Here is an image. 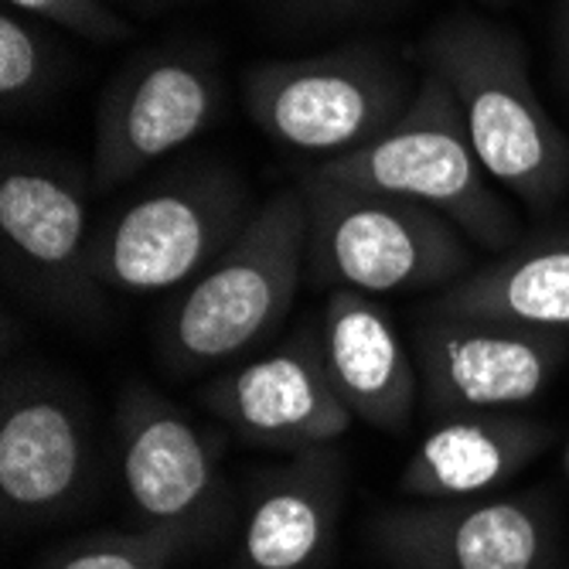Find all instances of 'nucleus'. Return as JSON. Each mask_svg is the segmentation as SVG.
<instances>
[{
	"label": "nucleus",
	"instance_id": "f257e3e1",
	"mask_svg": "<svg viewBox=\"0 0 569 569\" xmlns=\"http://www.w3.org/2000/svg\"><path fill=\"white\" fill-rule=\"evenodd\" d=\"M420 69L453 92L478 161L529 209L549 212L569 191V133L532 89L519 34L485 18L453 14L417 48Z\"/></svg>",
	"mask_w": 569,
	"mask_h": 569
},
{
	"label": "nucleus",
	"instance_id": "f03ea898",
	"mask_svg": "<svg viewBox=\"0 0 569 569\" xmlns=\"http://www.w3.org/2000/svg\"><path fill=\"white\" fill-rule=\"evenodd\" d=\"M307 267L300 188L267 198L236 242L164 310L153 351L174 379H194L270 338L290 315Z\"/></svg>",
	"mask_w": 569,
	"mask_h": 569
},
{
	"label": "nucleus",
	"instance_id": "7ed1b4c3",
	"mask_svg": "<svg viewBox=\"0 0 569 569\" xmlns=\"http://www.w3.org/2000/svg\"><path fill=\"white\" fill-rule=\"evenodd\" d=\"M297 188L307 204V283L379 297L443 290L475 267L468 236L420 201L348 188L310 171Z\"/></svg>",
	"mask_w": 569,
	"mask_h": 569
},
{
	"label": "nucleus",
	"instance_id": "20e7f679",
	"mask_svg": "<svg viewBox=\"0 0 569 569\" xmlns=\"http://www.w3.org/2000/svg\"><path fill=\"white\" fill-rule=\"evenodd\" d=\"M420 76L372 41L246 69L242 102L263 137L318 164L382 137L412 102Z\"/></svg>",
	"mask_w": 569,
	"mask_h": 569
},
{
	"label": "nucleus",
	"instance_id": "39448f33",
	"mask_svg": "<svg viewBox=\"0 0 569 569\" xmlns=\"http://www.w3.org/2000/svg\"><path fill=\"white\" fill-rule=\"evenodd\" d=\"M310 174L420 201L491 252L519 242V216L491 188L453 92L427 69L406 113L382 137L345 158L315 164Z\"/></svg>",
	"mask_w": 569,
	"mask_h": 569
},
{
	"label": "nucleus",
	"instance_id": "423d86ee",
	"mask_svg": "<svg viewBox=\"0 0 569 569\" xmlns=\"http://www.w3.org/2000/svg\"><path fill=\"white\" fill-rule=\"evenodd\" d=\"M260 204L246 181L201 164L164 178L89 236V273L102 290L158 293L191 283L236 242Z\"/></svg>",
	"mask_w": 569,
	"mask_h": 569
},
{
	"label": "nucleus",
	"instance_id": "0eeeda50",
	"mask_svg": "<svg viewBox=\"0 0 569 569\" xmlns=\"http://www.w3.org/2000/svg\"><path fill=\"white\" fill-rule=\"evenodd\" d=\"M92 171L62 153L8 143L0 158V239L11 280L51 315L99 321L107 290L89 273Z\"/></svg>",
	"mask_w": 569,
	"mask_h": 569
},
{
	"label": "nucleus",
	"instance_id": "6e6552de",
	"mask_svg": "<svg viewBox=\"0 0 569 569\" xmlns=\"http://www.w3.org/2000/svg\"><path fill=\"white\" fill-rule=\"evenodd\" d=\"M226 107L219 56L209 44L143 48L107 86L92 133V191H113L164 153L209 130Z\"/></svg>",
	"mask_w": 569,
	"mask_h": 569
},
{
	"label": "nucleus",
	"instance_id": "1a4fd4ad",
	"mask_svg": "<svg viewBox=\"0 0 569 569\" xmlns=\"http://www.w3.org/2000/svg\"><path fill=\"white\" fill-rule=\"evenodd\" d=\"M123 488L150 529L181 532L191 546L226 519L222 450L212 433L147 382H127L117 399Z\"/></svg>",
	"mask_w": 569,
	"mask_h": 569
},
{
	"label": "nucleus",
	"instance_id": "9d476101",
	"mask_svg": "<svg viewBox=\"0 0 569 569\" xmlns=\"http://www.w3.org/2000/svg\"><path fill=\"white\" fill-rule=\"evenodd\" d=\"M420 402L433 420L532 402L569 358V335L488 318L427 315L412 328Z\"/></svg>",
	"mask_w": 569,
	"mask_h": 569
},
{
	"label": "nucleus",
	"instance_id": "9b49d317",
	"mask_svg": "<svg viewBox=\"0 0 569 569\" xmlns=\"http://www.w3.org/2000/svg\"><path fill=\"white\" fill-rule=\"evenodd\" d=\"M372 542L392 569H542L552 522L539 495L447 498L389 508Z\"/></svg>",
	"mask_w": 569,
	"mask_h": 569
},
{
	"label": "nucleus",
	"instance_id": "f8f14e48",
	"mask_svg": "<svg viewBox=\"0 0 569 569\" xmlns=\"http://www.w3.org/2000/svg\"><path fill=\"white\" fill-rule=\"evenodd\" d=\"M201 406L246 443L280 453L338 443L355 423L331 386L321 335L310 328L204 386Z\"/></svg>",
	"mask_w": 569,
	"mask_h": 569
},
{
	"label": "nucleus",
	"instance_id": "ddd939ff",
	"mask_svg": "<svg viewBox=\"0 0 569 569\" xmlns=\"http://www.w3.org/2000/svg\"><path fill=\"white\" fill-rule=\"evenodd\" d=\"M86 463L89 440L76 402L44 379L8 372L0 406V501L8 522L69 508Z\"/></svg>",
	"mask_w": 569,
	"mask_h": 569
},
{
	"label": "nucleus",
	"instance_id": "4468645a",
	"mask_svg": "<svg viewBox=\"0 0 569 569\" xmlns=\"http://www.w3.org/2000/svg\"><path fill=\"white\" fill-rule=\"evenodd\" d=\"M348 491L341 447L290 453L256 478L242 526L239 569H321Z\"/></svg>",
	"mask_w": 569,
	"mask_h": 569
},
{
	"label": "nucleus",
	"instance_id": "2eb2a0df",
	"mask_svg": "<svg viewBox=\"0 0 569 569\" xmlns=\"http://www.w3.org/2000/svg\"><path fill=\"white\" fill-rule=\"evenodd\" d=\"M318 335L331 386L351 417L402 433L420 402V369L386 307L358 290H328Z\"/></svg>",
	"mask_w": 569,
	"mask_h": 569
},
{
	"label": "nucleus",
	"instance_id": "dca6fc26",
	"mask_svg": "<svg viewBox=\"0 0 569 569\" xmlns=\"http://www.w3.org/2000/svg\"><path fill=\"white\" fill-rule=\"evenodd\" d=\"M552 437L549 423L508 409L443 417L406 460L399 491L420 501L475 498L529 468Z\"/></svg>",
	"mask_w": 569,
	"mask_h": 569
},
{
	"label": "nucleus",
	"instance_id": "f3484780",
	"mask_svg": "<svg viewBox=\"0 0 569 569\" xmlns=\"http://www.w3.org/2000/svg\"><path fill=\"white\" fill-rule=\"evenodd\" d=\"M427 315L488 318L569 335V229L519 239L498 260L443 287Z\"/></svg>",
	"mask_w": 569,
	"mask_h": 569
},
{
	"label": "nucleus",
	"instance_id": "a211bd4d",
	"mask_svg": "<svg viewBox=\"0 0 569 569\" xmlns=\"http://www.w3.org/2000/svg\"><path fill=\"white\" fill-rule=\"evenodd\" d=\"M69 72L66 48L41 24L8 8L0 14V110L8 120L41 110Z\"/></svg>",
	"mask_w": 569,
	"mask_h": 569
},
{
	"label": "nucleus",
	"instance_id": "6ab92c4d",
	"mask_svg": "<svg viewBox=\"0 0 569 569\" xmlns=\"http://www.w3.org/2000/svg\"><path fill=\"white\" fill-rule=\"evenodd\" d=\"M184 549H191V542L181 532L143 526L69 542L51 552L41 569H171Z\"/></svg>",
	"mask_w": 569,
	"mask_h": 569
},
{
	"label": "nucleus",
	"instance_id": "aec40b11",
	"mask_svg": "<svg viewBox=\"0 0 569 569\" xmlns=\"http://www.w3.org/2000/svg\"><path fill=\"white\" fill-rule=\"evenodd\" d=\"M4 4L96 44H117L133 38V24L120 18L107 0H4Z\"/></svg>",
	"mask_w": 569,
	"mask_h": 569
},
{
	"label": "nucleus",
	"instance_id": "412c9836",
	"mask_svg": "<svg viewBox=\"0 0 569 569\" xmlns=\"http://www.w3.org/2000/svg\"><path fill=\"white\" fill-rule=\"evenodd\" d=\"M379 0H270V8L293 21V24H315V28H335L345 21H355L366 11H372Z\"/></svg>",
	"mask_w": 569,
	"mask_h": 569
},
{
	"label": "nucleus",
	"instance_id": "4be33fe9",
	"mask_svg": "<svg viewBox=\"0 0 569 569\" xmlns=\"http://www.w3.org/2000/svg\"><path fill=\"white\" fill-rule=\"evenodd\" d=\"M127 11L140 14V18H153V14H164L171 8H188V4H201V0H117Z\"/></svg>",
	"mask_w": 569,
	"mask_h": 569
},
{
	"label": "nucleus",
	"instance_id": "5701e85b",
	"mask_svg": "<svg viewBox=\"0 0 569 569\" xmlns=\"http://www.w3.org/2000/svg\"><path fill=\"white\" fill-rule=\"evenodd\" d=\"M556 66H559V79L569 86V4L559 14V31H556Z\"/></svg>",
	"mask_w": 569,
	"mask_h": 569
},
{
	"label": "nucleus",
	"instance_id": "b1692460",
	"mask_svg": "<svg viewBox=\"0 0 569 569\" xmlns=\"http://www.w3.org/2000/svg\"><path fill=\"white\" fill-rule=\"evenodd\" d=\"M562 471H566V478H569V443H566V453H562Z\"/></svg>",
	"mask_w": 569,
	"mask_h": 569
},
{
	"label": "nucleus",
	"instance_id": "393cba45",
	"mask_svg": "<svg viewBox=\"0 0 569 569\" xmlns=\"http://www.w3.org/2000/svg\"><path fill=\"white\" fill-rule=\"evenodd\" d=\"M488 4H505V0H488Z\"/></svg>",
	"mask_w": 569,
	"mask_h": 569
}]
</instances>
